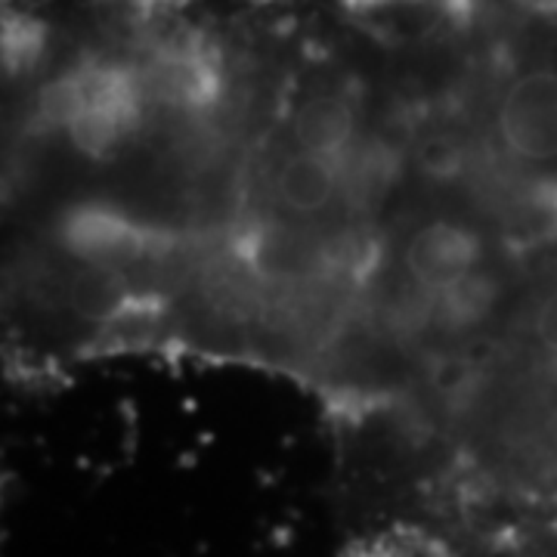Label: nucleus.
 <instances>
[{
    "label": "nucleus",
    "instance_id": "nucleus-1",
    "mask_svg": "<svg viewBox=\"0 0 557 557\" xmlns=\"http://www.w3.org/2000/svg\"><path fill=\"white\" fill-rule=\"evenodd\" d=\"M53 236L69 258L94 270H112L152 258L161 248V233L134 211L112 201L87 199L65 208Z\"/></svg>",
    "mask_w": 557,
    "mask_h": 557
},
{
    "label": "nucleus",
    "instance_id": "nucleus-2",
    "mask_svg": "<svg viewBox=\"0 0 557 557\" xmlns=\"http://www.w3.org/2000/svg\"><path fill=\"white\" fill-rule=\"evenodd\" d=\"M149 102L177 119H205L223 97V57L205 35H174L143 69Z\"/></svg>",
    "mask_w": 557,
    "mask_h": 557
},
{
    "label": "nucleus",
    "instance_id": "nucleus-3",
    "mask_svg": "<svg viewBox=\"0 0 557 557\" xmlns=\"http://www.w3.org/2000/svg\"><path fill=\"white\" fill-rule=\"evenodd\" d=\"M496 131L515 161H557V72L533 69L511 81L496 109Z\"/></svg>",
    "mask_w": 557,
    "mask_h": 557
},
{
    "label": "nucleus",
    "instance_id": "nucleus-4",
    "mask_svg": "<svg viewBox=\"0 0 557 557\" xmlns=\"http://www.w3.org/2000/svg\"><path fill=\"white\" fill-rule=\"evenodd\" d=\"M236 263L260 285L310 288L322 282V239L278 223H258L236 236Z\"/></svg>",
    "mask_w": 557,
    "mask_h": 557
},
{
    "label": "nucleus",
    "instance_id": "nucleus-5",
    "mask_svg": "<svg viewBox=\"0 0 557 557\" xmlns=\"http://www.w3.org/2000/svg\"><path fill=\"white\" fill-rule=\"evenodd\" d=\"M486 255V239L474 223L458 218H434L421 223L406 242L403 263L418 285L443 292L458 278L478 273Z\"/></svg>",
    "mask_w": 557,
    "mask_h": 557
},
{
    "label": "nucleus",
    "instance_id": "nucleus-6",
    "mask_svg": "<svg viewBox=\"0 0 557 557\" xmlns=\"http://www.w3.org/2000/svg\"><path fill=\"white\" fill-rule=\"evenodd\" d=\"M298 152L344 161L357 143V106L347 94H317L300 106L292 121Z\"/></svg>",
    "mask_w": 557,
    "mask_h": 557
},
{
    "label": "nucleus",
    "instance_id": "nucleus-7",
    "mask_svg": "<svg viewBox=\"0 0 557 557\" xmlns=\"http://www.w3.org/2000/svg\"><path fill=\"white\" fill-rule=\"evenodd\" d=\"M273 189L282 208H288L298 218H313L325 211L341 193V164L298 152L278 168Z\"/></svg>",
    "mask_w": 557,
    "mask_h": 557
},
{
    "label": "nucleus",
    "instance_id": "nucleus-8",
    "mask_svg": "<svg viewBox=\"0 0 557 557\" xmlns=\"http://www.w3.org/2000/svg\"><path fill=\"white\" fill-rule=\"evenodd\" d=\"M502 282L486 270L458 278L456 285L434 292V329L443 335H468L496 310Z\"/></svg>",
    "mask_w": 557,
    "mask_h": 557
},
{
    "label": "nucleus",
    "instance_id": "nucleus-9",
    "mask_svg": "<svg viewBox=\"0 0 557 557\" xmlns=\"http://www.w3.org/2000/svg\"><path fill=\"white\" fill-rule=\"evenodd\" d=\"M47 44L44 25L28 13H7L3 16V65L7 75H22L40 60V50Z\"/></svg>",
    "mask_w": 557,
    "mask_h": 557
},
{
    "label": "nucleus",
    "instance_id": "nucleus-10",
    "mask_svg": "<svg viewBox=\"0 0 557 557\" xmlns=\"http://www.w3.org/2000/svg\"><path fill=\"white\" fill-rule=\"evenodd\" d=\"M418 164L428 177L456 180L471 168V149L461 134H431L418 149Z\"/></svg>",
    "mask_w": 557,
    "mask_h": 557
},
{
    "label": "nucleus",
    "instance_id": "nucleus-11",
    "mask_svg": "<svg viewBox=\"0 0 557 557\" xmlns=\"http://www.w3.org/2000/svg\"><path fill=\"white\" fill-rule=\"evenodd\" d=\"M533 332H536L539 344L557 357V292L536 307V319H533Z\"/></svg>",
    "mask_w": 557,
    "mask_h": 557
},
{
    "label": "nucleus",
    "instance_id": "nucleus-12",
    "mask_svg": "<svg viewBox=\"0 0 557 557\" xmlns=\"http://www.w3.org/2000/svg\"><path fill=\"white\" fill-rule=\"evenodd\" d=\"M449 13H456V16H465V13H471L474 7H478L480 0H440Z\"/></svg>",
    "mask_w": 557,
    "mask_h": 557
},
{
    "label": "nucleus",
    "instance_id": "nucleus-13",
    "mask_svg": "<svg viewBox=\"0 0 557 557\" xmlns=\"http://www.w3.org/2000/svg\"><path fill=\"white\" fill-rule=\"evenodd\" d=\"M369 3H372V0H369Z\"/></svg>",
    "mask_w": 557,
    "mask_h": 557
}]
</instances>
